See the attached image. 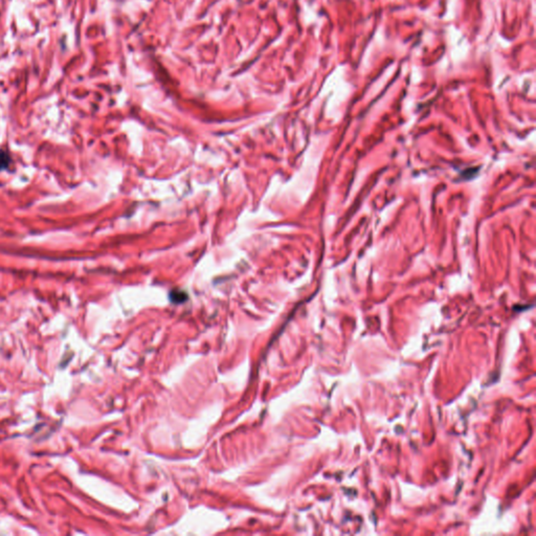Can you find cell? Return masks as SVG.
Returning <instances> with one entry per match:
<instances>
[{
    "instance_id": "6da1fadb",
    "label": "cell",
    "mask_w": 536,
    "mask_h": 536,
    "mask_svg": "<svg viewBox=\"0 0 536 536\" xmlns=\"http://www.w3.org/2000/svg\"><path fill=\"white\" fill-rule=\"evenodd\" d=\"M9 164H10V156L8 152L4 150H0V171L8 169Z\"/></svg>"
}]
</instances>
